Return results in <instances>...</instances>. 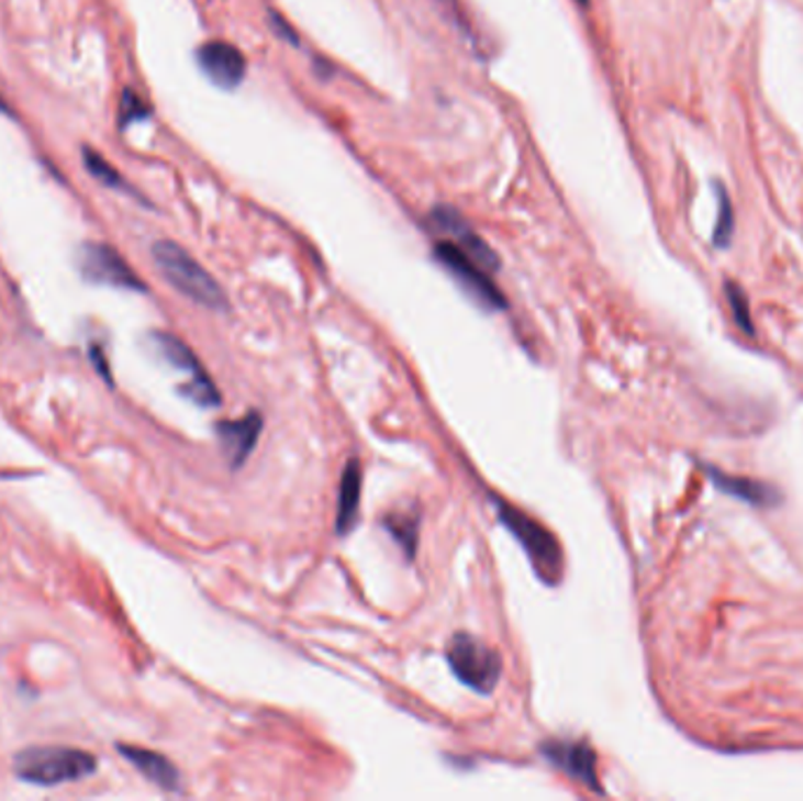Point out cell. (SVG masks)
<instances>
[{"mask_svg": "<svg viewBox=\"0 0 803 801\" xmlns=\"http://www.w3.org/2000/svg\"><path fill=\"white\" fill-rule=\"evenodd\" d=\"M118 753H121L142 776H146L150 782H156L158 788L169 790V792L179 790L181 776L175 769V764L167 757L153 753V749L134 747V745H118Z\"/></svg>", "mask_w": 803, "mask_h": 801, "instance_id": "obj_13", "label": "cell"}, {"mask_svg": "<svg viewBox=\"0 0 803 801\" xmlns=\"http://www.w3.org/2000/svg\"><path fill=\"white\" fill-rule=\"evenodd\" d=\"M726 297H728L730 311H733V318H736V322H738V327L749 336L755 334V325H751V315H749V303H747V297L743 294V289L736 282H726Z\"/></svg>", "mask_w": 803, "mask_h": 801, "instance_id": "obj_18", "label": "cell"}, {"mask_svg": "<svg viewBox=\"0 0 803 801\" xmlns=\"http://www.w3.org/2000/svg\"><path fill=\"white\" fill-rule=\"evenodd\" d=\"M540 753L555 766V769L564 771L578 782H583V786H588L594 792H602L600 776H596V755L588 743L548 741L540 745Z\"/></svg>", "mask_w": 803, "mask_h": 801, "instance_id": "obj_8", "label": "cell"}, {"mask_svg": "<svg viewBox=\"0 0 803 801\" xmlns=\"http://www.w3.org/2000/svg\"><path fill=\"white\" fill-rule=\"evenodd\" d=\"M578 3H580V5H585V3H588V0H578Z\"/></svg>", "mask_w": 803, "mask_h": 801, "instance_id": "obj_21", "label": "cell"}, {"mask_svg": "<svg viewBox=\"0 0 803 801\" xmlns=\"http://www.w3.org/2000/svg\"><path fill=\"white\" fill-rule=\"evenodd\" d=\"M163 278L186 299L210 311H228V297L221 285L204 270L191 254L172 241H160L150 249Z\"/></svg>", "mask_w": 803, "mask_h": 801, "instance_id": "obj_1", "label": "cell"}, {"mask_svg": "<svg viewBox=\"0 0 803 801\" xmlns=\"http://www.w3.org/2000/svg\"><path fill=\"white\" fill-rule=\"evenodd\" d=\"M148 107L142 101L140 94H134L132 90H125L123 94V101H121V121L123 125H132L136 121H144V118H148Z\"/></svg>", "mask_w": 803, "mask_h": 801, "instance_id": "obj_19", "label": "cell"}, {"mask_svg": "<svg viewBox=\"0 0 803 801\" xmlns=\"http://www.w3.org/2000/svg\"><path fill=\"white\" fill-rule=\"evenodd\" d=\"M0 109H5V107H3V101H0Z\"/></svg>", "mask_w": 803, "mask_h": 801, "instance_id": "obj_22", "label": "cell"}, {"mask_svg": "<svg viewBox=\"0 0 803 801\" xmlns=\"http://www.w3.org/2000/svg\"><path fill=\"white\" fill-rule=\"evenodd\" d=\"M153 341H156L158 351L163 353V357L169 365H175L177 369L191 374V381L183 383V388H181L188 400L204 407V409L221 404V396H219L214 381L208 377V371L202 369V365H200L198 357L193 355V351L188 348L181 338H177L172 334L158 332L156 336H153Z\"/></svg>", "mask_w": 803, "mask_h": 801, "instance_id": "obj_6", "label": "cell"}, {"mask_svg": "<svg viewBox=\"0 0 803 801\" xmlns=\"http://www.w3.org/2000/svg\"><path fill=\"white\" fill-rule=\"evenodd\" d=\"M501 524L520 541L524 553L532 557V565L545 583H559L564 571V557L557 538L543 524L522 513L520 508L508 505L503 499H493Z\"/></svg>", "mask_w": 803, "mask_h": 801, "instance_id": "obj_3", "label": "cell"}, {"mask_svg": "<svg viewBox=\"0 0 803 801\" xmlns=\"http://www.w3.org/2000/svg\"><path fill=\"white\" fill-rule=\"evenodd\" d=\"M386 530L395 538L402 550L406 553V559H414L416 555V543H419V518H406V515H390L386 518Z\"/></svg>", "mask_w": 803, "mask_h": 801, "instance_id": "obj_15", "label": "cell"}, {"mask_svg": "<svg viewBox=\"0 0 803 801\" xmlns=\"http://www.w3.org/2000/svg\"><path fill=\"white\" fill-rule=\"evenodd\" d=\"M82 276L97 285L132 289V292H146L142 278L130 268V264L113 247L101 243L82 245L78 254Z\"/></svg>", "mask_w": 803, "mask_h": 801, "instance_id": "obj_7", "label": "cell"}, {"mask_svg": "<svg viewBox=\"0 0 803 801\" xmlns=\"http://www.w3.org/2000/svg\"><path fill=\"white\" fill-rule=\"evenodd\" d=\"M714 193H716V204H720V216H716V229L712 235V243H714V247L726 249L733 237V204L722 183H716Z\"/></svg>", "mask_w": 803, "mask_h": 801, "instance_id": "obj_16", "label": "cell"}, {"mask_svg": "<svg viewBox=\"0 0 803 801\" xmlns=\"http://www.w3.org/2000/svg\"><path fill=\"white\" fill-rule=\"evenodd\" d=\"M82 160H85V167H88L90 177H94L99 183L109 186V189H127V183L121 179V175H118V169L101 158L97 151L85 148Z\"/></svg>", "mask_w": 803, "mask_h": 801, "instance_id": "obj_17", "label": "cell"}, {"mask_svg": "<svg viewBox=\"0 0 803 801\" xmlns=\"http://www.w3.org/2000/svg\"><path fill=\"white\" fill-rule=\"evenodd\" d=\"M431 224H433L435 231L449 235L451 243H456L460 249L468 254V257H472L482 268H487L489 272L499 270V266H501L499 254H495L482 241V237L470 229L468 221L460 216L454 208H435L433 214H431Z\"/></svg>", "mask_w": 803, "mask_h": 801, "instance_id": "obj_9", "label": "cell"}, {"mask_svg": "<svg viewBox=\"0 0 803 801\" xmlns=\"http://www.w3.org/2000/svg\"><path fill=\"white\" fill-rule=\"evenodd\" d=\"M707 477L712 480V485L728 493L733 499H740L743 503H749L755 508H776L782 503V493L780 489L759 482V480H749V477H738V475H728L720 468L712 466H703Z\"/></svg>", "mask_w": 803, "mask_h": 801, "instance_id": "obj_12", "label": "cell"}, {"mask_svg": "<svg viewBox=\"0 0 803 801\" xmlns=\"http://www.w3.org/2000/svg\"><path fill=\"white\" fill-rule=\"evenodd\" d=\"M97 771V759L74 747H29L14 757V774L33 786L55 788Z\"/></svg>", "mask_w": 803, "mask_h": 801, "instance_id": "obj_2", "label": "cell"}, {"mask_svg": "<svg viewBox=\"0 0 803 801\" xmlns=\"http://www.w3.org/2000/svg\"><path fill=\"white\" fill-rule=\"evenodd\" d=\"M447 660L454 675L475 691L491 693L495 685H499L503 670L501 656L482 639H477L468 633H456L449 642Z\"/></svg>", "mask_w": 803, "mask_h": 801, "instance_id": "obj_4", "label": "cell"}, {"mask_svg": "<svg viewBox=\"0 0 803 801\" xmlns=\"http://www.w3.org/2000/svg\"><path fill=\"white\" fill-rule=\"evenodd\" d=\"M435 259L460 287H464V292L470 294L480 305H484V309L489 311L508 309V301L501 289L489 278V270L482 268L472 257H468L456 243L447 241L435 245Z\"/></svg>", "mask_w": 803, "mask_h": 801, "instance_id": "obj_5", "label": "cell"}, {"mask_svg": "<svg viewBox=\"0 0 803 801\" xmlns=\"http://www.w3.org/2000/svg\"><path fill=\"white\" fill-rule=\"evenodd\" d=\"M264 429V419L259 412H249L247 416L237 421H221L216 425V435L221 442V449H224L231 468H241L249 454L256 447V440H259Z\"/></svg>", "mask_w": 803, "mask_h": 801, "instance_id": "obj_11", "label": "cell"}, {"mask_svg": "<svg viewBox=\"0 0 803 801\" xmlns=\"http://www.w3.org/2000/svg\"><path fill=\"white\" fill-rule=\"evenodd\" d=\"M198 64L202 74L224 90H233L247 76V59L235 45L226 41H210L198 47Z\"/></svg>", "mask_w": 803, "mask_h": 801, "instance_id": "obj_10", "label": "cell"}, {"mask_svg": "<svg viewBox=\"0 0 803 801\" xmlns=\"http://www.w3.org/2000/svg\"><path fill=\"white\" fill-rule=\"evenodd\" d=\"M268 24H270L272 33H276L278 38H282V41H285V43H289V45H299L297 31H294L292 26H289V22H285L278 12H270V14H268Z\"/></svg>", "mask_w": 803, "mask_h": 801, "instance_id": "obj_20", "label": "cell"}, {"mask_svg": "<svg viewBox=\"0 0 803 801\" xmlns=\"http://www.w3.org/2000/svg\"><path fill=\"white\" fill-rule=\"evenodd\" d=\"M360 497H363V470L360 464L350 461L341 475V489H338V510H336V532L344 536L353 530L357 520V510H360Z\"/></svg>", "mask_w": 803, "mask_h": 801, "instance_id": "obj_14", "label": "cell"}]
</instances>
